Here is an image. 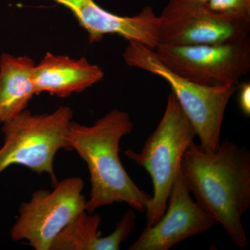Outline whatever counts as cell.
<instances>
[{
    "mask_svg": "<svg viewBox=\"0 0 250 250\" xmlns=\"http://www.w3.org/2000/svg\"><path fill=\"white\" fill-rule=\"evenodd\" d=\"M180 169L197 203L223 226L236 246L246 248L242 218L250 206V150L228 139L215 152L192 142Z\"/></svg>",
    "mask_w": 250,
    "mask_h": 250,
    "instance_id": "1",
    "label": "cell"
},
{
    "mask_svg": "<svg viewBox=\"0 0 250 250\" xmlns=\"http://www.w3.org/2000/svg\"><path fill=\"white\" fill-rule=\"evenodd\" d=\"M134 123L126 112L113 109L91 126L71 122L67 128L69 150L76 151L88 166L91 184L85 210L125 203L144 213L151 196L133 182L120 158L121 141L132 132Z\"/></svg>",
    "mask_w": 250,
    "mask_h": 250,
    "instance_id": "2",
    "label": "cell"
},
{
    "mask_svg": "<svg viewBox=\"0 0 250 250\" xmlns=\"http://www.w3.org/2000/svg\"><path fill=\"white\" fill-rule=\"evenodd\" d=\"M195 136L191 123L171 91L164 115L141 152L125 151V155L147 171L152 179L153 195L146 210L147 226L157 223L165 213L182 158Z\"/></svg>",
    "mask_w": 250,
    "mask_h": 250,
    "instance_id": "3",
    "label": "cell"
},
{
    "mask_svg": "<svg viewBox=\"0 0 250 250\" xmlns=\"http://www.w3.org/2000/svg\"><path fill=\"white\" fill-rule=\"evenodd\" d=\"M128 42L123 54L126 65L166 81L198 136L200 147L215 152L221 142L220 134L227 106L238 86L198 84L170 71L156 57L154 49L135 41Z\"/></svg>",
    "mask_w": 250,
    "mask_h": 250,
    "instance_id": "4",
    "label": "cell"
},
{
    "mask_svg": "<svg viewBox=\"0 0 250 250\" xmlns=\"http://www.w3.org/2000/svg\"><path fill=\"white\" fill-rule=\"evenodd\" d=\"M72 118L71 108L62 106L44 114L26 109L3 123L0 174L11 166H24L39 174L47 173L55 185L54 157L60 149L69 150L67 132Z\"/></svg>",
    "mask_w": 250,
    "mask_h": 250,
    "instance_id": "5",
    "label": "cell"
},
{
    "mask_svg": "<svg viewBox=\"0 0 250 250\" xmlns=\"http://www.w3.org/2000/svg\"><path fill=\"white\" fill-rule=\"evenodd\" d=\"M83 187L82 178L72 177L57 182L52 190H36L29 202L21 205L11 239L27 241L36 250H50L62 230L85 211Z\"/></svg>",
    "mask_w": 250,
    "mask_h": 250,
    "instance_id": "6",
    "label": "cell"
},
{
    "mask_svg": "<svg viewBox=\"0 0 250 250\" xmlns=\"http://www.w3.org/2000/svg\"><path fill=\"white\" fill-rule=\"evenodd\" d=\"M156 57L179 76L205 86H238L250 70V39L217 45L159 44Z\"/></svg>",
    "mask_w": 250,
    "mask_h": 250,
    "instance_id": "7",
    "label": "cell"
},
{
    "mask_svg": "<svg viewBox=\"0 0 250 250\" xmlns=\"http://www.w3.org/2000/svg\"><path fill=\"white\" fill-rule=\"evenodd\" d=\"M250 31V18L217 14L204 5L182 6L167 3L159 16V44L230 43L249 37Z\"/></svg>",
    "mask_w": 250,
    "mask_h": 250,
    "instance_id": "8",
    "label": "cell"
},
{
    "mask_svg": "<svg viewBox=\"0 0 250 250\" xmlns=\"http://www.w3.org/2000/svg\"><path fill=\"white\" fill-rule=\"evenodd\" d=\"M190 194L180 169L171 188L165 213L157 223L146 227L129 250H169L213 228L216 222Z\"/></svg>",
    "mask_w": 250,
    "mask_h": 250,
    "instance_id": "9",
    "label": "cell"
},
{
    "mask_svg": "<svg viewBox=\"0 0 250 250\" xmlns=\"http://www.w3.org/2000/svg\"><path fill=\"white\" fill-rule=\"evenodd\" d=\"M71 11L88 35L90 43L102 41L106 35L122 36L154 49L159 42V16L151 6H146L131 17L112 14L94 0H50Z\"/></svg>",
    "mask_w": 250,
    "mask_h": 250,
    "instance_id": "10",
    "label": "cell"
},
{
    "mask_svg": "<svg viewBox=\"0 0 250 250\" xmlns=\"http://www.w3.org/2000/svg\"><path fill=\"white\" fill-rule=\"evenodd\" d=\"M104 76L101 67L90 63L84 57L75 59L47 52L36 64L34 80L36 95L48 93L64 98L86 90Z\"/></svg>",
    "mask_w": 250,
    "mask_h": 250,
    "instance_id": "11",
    "label": "cell"
},
{
    "mask_svg": "<svg viewBox=\"0 0 250 250\" xmlns=\"http://www.w3.org/2000/svg\"><path fill=\"white\" fill-rule=\"evenodd\" d=\"M36 63L27 56L0 57V123H4L27 109L36 95L34 74Z\"/></svg>",
    "mask_w": 250,
    "mask_h": 250,
    "instance_id": "12",
    "label": "cell"
},
{
    "mask_svg": "<svg viewBox=\"0 0 250 250\" xmlns=\"http://www.w3.org/2000/svg\"><path fill=\"white\" fill-rule=\"evenodd\" d=\"M102 218L85 210L62 229L50 250H99L102 236L99 227Z\"/></svg>",
    "mask_w": 250,
    "mask_h": 250,
    "instance_id": "13",
    "label": "cell"
},
{
    "mask_svg": "<svg viewBox=\"0 0 250 250\" xmlns=\"http://www.w3.org/2000/svg\"><path fill=\"white\" fill-rule=\"evenodd\" d=\"M136 225V215L132 208L123 213L116 224L114 231L106 236L102 237L99 250H118L122 243L127 240Z\"/></svg>",
    "mask_w": 250,
    "mask_h": 250,
    "instance_id": "14",
    "label": "cell"
},
{
    "mask_svg": "<svg viewBox=\"0 0 250 250\" xmlns=\"http://www.w3.org/2000/svg\"><path fill=\"white\" fill-rule=\"evenodd\" d=\"M204 6L217 14L250 18V0H208Z\"/></svg>",
    "mask_w": 250,
    "mask_h": 250,
    "instance_id": "15",
    "label": "cell"
},
{
    "mask_svg": "<svg viewBox=\"0 0 250 250\" xmlns=\"http://www.w3.org/2000/svg\"><path fill=\"white\" fill-rule=\"evenodd\" d=\"M238 103L242 113L246 116H250V83L244 82L238 85Z\"/></svg>",
    "mask_w": 250,
    "mask_h": 250,
    "instance_id": "16",
    "label": "cell"
},
{
    "mask_svg": "<svg viewBox=\"0 0 250 250\" xmlns=\"http://www.w3.org/2000/svg\"><path fill=\"white\" fill-rule=\"evenodd\" d=\"M208 0H169L168 3L182 6H202Z\"/></svg>",
    "mask_w": 250,
    "mask_h": 250,
    "instance_id": "17",
    "label": "cell"
}]
</instances>
